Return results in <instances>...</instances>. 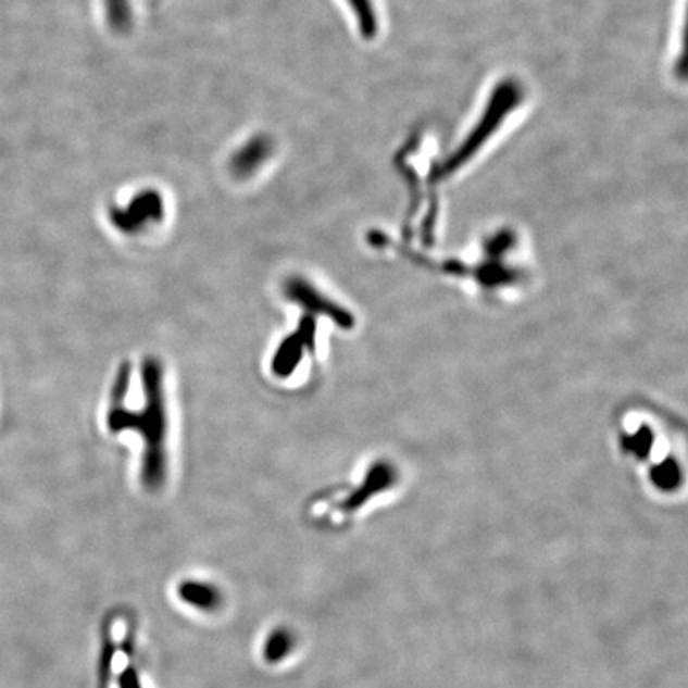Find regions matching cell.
I'll use <instances>...</instances> for the list:
<instances>
[{"label": "cell", "instance_id": "4", "mask_svg": "<svg viewBox=\"0 0 688 688\" xmlns=\"http://www.w3.org/2000/svg\"><path fill=\"white\" fill-rule=\"evenodd\" d=\"M180 597L184 601L190 602L195 608L215 609L221 601L218 591L212 585L198 584V581H187L180 588Z\"/></svg>", "mask_w": 688, "mask_h": 688}, {"label": "cell", "instance_id": "2", "mask_svg": "<svg viewBox=\"0 0 688 688\" xmlns=\"http://www.w3.org/2000/svg\"><path fill=\"white\" fill-rule=\"evenodd\" d=\"M275 138L268 133H253L252 136L239 143L228 161L233 176L248 179L252 174L259 173L272 157L275 155Z\"/></svg>", "mask_w": 688, "mask_h": 688}, {"label": "cell", "instance_id": "6", "mask_svg": "<svg viewBox=\"0 0 688 688\" xmlns=\"http://www.w3.org/2000/svg\"><path fill=\"white\" fill-rule=\"evenodd\" d=\"M290 636L286 631H277L272 636L268 642H266L265 652L266 659L277 660L283 659L287 652H289Z\"/></svg>", "mask_w": 688, "mask_h": 688}, {"label": "cell", "instance_id": "1", "mask_svg": "<svg viewBox=\"0 0 688 688\" xmlns=\"http://www.w3.org/2000/svg\"><path fill=\"white\" fill-rule=\"evenodd\" d=\"M146 379V410L132 414L112 410L109 417H132L133 421L118 424L114 430L123 427H138L146 438L147 451L143 459L142 478L149 489H159L164 480V436H166V416H164V397L161 388V367L159 362L149 361L143 367Z\"/></svg>", "mask_w": 688, "mask_h": 688}, {"label": "cell", "instance_id": "3", "mask_svg": "<svg viewBox=\"0 0 688 688\" xmlns=\"http://www.w3.org/2000/svg\"><path fill=\"white\" fill-rule=\"evenodd\" d=\"M128 207L114 209L112 218L118 227L129 228L135 225L142 227L147 222L155 221L163 215V200L155 190H143L129 200Z\"/></svg>", "mask_w": 688, "mask_h": 688}, {"label": "cell", "instance_id": "5", "mask_svg": "<svg viewBox=\"0 0 688 688\" xmlns=\"http://www.w3.org/2000/svg\"><path fill=\"white\" fill-rule=\"evenodd\" d=\"M108 23L116 33H126L133 24L132 0H104Z\"/></svg>", "mask_w": 688, "mask_h": 688}, {"label": "cell", "instance_id": "7", "mask_svg": "<svg viewBox=\"0 0 688 688\" xmlns=\"http://www.w3.org/2000/svg\"><path fill=\"white\" fill-rule=\"evenodd\" d=\"M349 5L354 9L355 15L359 16L362 30L372 33L373 27H375V18H373V10L368 0H349Z\"/></svg>", "mask_w": 688, "mask_h": 688}]
</instances>
